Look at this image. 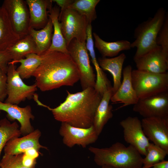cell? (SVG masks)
<instances>
[{
	"instance_id": "1",
	"label": "cell",
	"mask_w": 168,
	"mask_h": 168,
	"mask_svg": "<svg viewBox=\"0 0 168 168\" xmlns=\"http://www.w3.org/2000/svg\"><path fill=\"white\" fill-rule=\"evenodd\" d=\"M33 74L37 88L44 91L66 86H72L80 80L76 65L69 54L46 52Z\"/></svg>"
},
{
	"instance_id": "2",
	"label": "cell",
	"mask_w": 168,
	"mask_h": 168,
	"mask_svg": "<svg viewBox=\"0 0 168 168\" xmlns=\"http://www.w3.org/2000/svg\"><path fill=\"white\" fill-rule=\"evenodd\" d=\"M67 91L65 100L59 105L54 108L47 107L55 119L77 127L87 128L92 126L102 96L93 87L74 93Z\"/></svg>"
},
{
	"instance_id": "3",
	"label": "cell",
	"mask_w": 168,
	"mask_h": 168,
	"mask_svg": "<svg viewBox=\"0 0 168 168\" xmlns=\"http://www.w3.org/2000/svg\"><path fill=\"white\" fill-rule=\"evenodd\" d=\"M89 150L94 155L98 165L110 166L116 168H142L143 158L133 146H126L117 142L108 147H92Z\"/></svg>"
},
{
	"instance_id": "4",
	"label": "cell",
	"mask_w": 168,
	"mask_h": 168,
	"mask_svg": "<svg viewBox=\"0 0 168 168\" xmlns=\"http://www.w3.org/2000/svg\"><path fill=\"white\" fill-rule=\"evenodd\" d=\"M167 12L163 8H159L152 17L139 24L134 31L135 40L131 44L136 51L133 59H136L157 45L158 34L164 21Z\"/></svg>"
},
{
	"instance_id": "5",
	"label": "cell",
	"mask_w": 168,
	"mask_h": 168,
	"mask_svg": "<svg viewBox=\"0 0 168 168\" xmlns=\"http://www.w3.org/2000/svg\"><path fill=\"white\" fill-rule=\"evenodd\" d=\"M131 80L139 99L168 91V72L156 73L132 70Z\"/></svg>"
},
{
	"instance_id": "6",
	"label": "cell",
	"mask_w": 168,
	"mask_h": 168,
	"mask_svg": "<svg viewBox=\"0 0 168 168\" xmlns=\"http://www.w3.org/2000/svg\"><path fill=\"white\" fill-rule=\"evenodd\" d=\"M59 20L67 47L74 39L81 42H86L87 28L89 24L85 16L67 7L61 10Z\"/></svg>"
},
{
	"instance_id": "7",
	"label": "cell",
	"mask_w": 168,
	"mask_h": 168,
	"mask_svg": "<svg viewBox=\"0 0 168 168\" xmlns=\"http://www.w3.org/2000/svg\"><path fill=\"white\" fill-rule=\"evenodd\" d=\"M68 54L79 71L80 80L82 90L95 87L96 75L90 64L86 42H81L74 39L67 47Z\"/></svg>"
},
{
	"instance_id": "8",
	"label": "cell",
	"mask_w": 168,
	"mask_h": 168,
	"mask_svg": "<svg viewBox=\"0 0 168 168\" xmlns=\"http://www.w3.org/2000/svg\"><path fill=\"white\" fill-rule=\"evenodd\" d=\"M7 75V97L5 103L18 105L26 99L33 98L37 90L36 84H26L17 71L14 64L8 63Z\"/></svg>"
},
{
	"instance_id": "9",
	"label": "cell",
	"mask_w": 168,
	"mask_h": 168,
	"mask_svg": "<svg viewBox=\"0 0 168 168\" xmlns=\"http://www.w3.org/2000/svg\"><path fill=\"white\" fill-rule=\"evenodd\" d=\"M2 7L6 11L14 31L20 39L28 35L30 28V15L26 1L5 0Z\"/></svg>"
},
{
	"instance_id": "10",
	"label": "cell",
	"mask_w": 168,
	"mask_h": 168,
	"mask_svg": "<svg viewBox=\"0 0 168 168\" xmlns=\"http://www.w3.org/2000/svg\"><path fill=\"white\" fill-rule=\"evenodd\" d=\"M133 110L143 118L168 117V91L139 99Z\"/></svg>"
},
{
	"instance_id": "11",
	"label": "cell",
	"mask_w": 168,
	"mask_h": 168,
	"mask_svg": "<svg viewBox=\"0 0 168 168\" xmlns=\"http://www.w3.org/2000/svg\"><path fill=\"white\" fill-rule=\"evenodd\" d=\"M124 140L141 155L145 156L149 140L143 132L141 121L137 117L128 116L120 122Z\"/></svg>"
},
{
	"instance_id": "12",
	"label": "cell",
	"mask_w": 168,
	"mask_h": 168,
	"mask_svg": "<svg viewBox=\"0 0 168 168\" xmlns=\"http://www.w3.org/2000/svg\"><path fill=\"white\" fill-rule=\"evenodd\" d=\"M59 133L63 137V144L70 148L75 145L85 148L95 142L98 137L93 125L83 128L74 127L65 123H62Z\"/></svg>"
},
{
	"instance_id": "13",
	"label": "cell",
	"mask_w": 168,
	"mask_h": 168,
	"mask_svg": "<svg viewBox=\"0 0 168 168\" xmlns=\"http://www.w3.org/2000/svg\"><path fill=\"white\" fill-rule=\"evenodd\" d=\"M141 122L148 140L168 153V117L143 118Z\"/></svg>"
},
{
	"instance_id": "14",
	"label": "cell",
	"mask_w": 168,
	"mask_h": 168,
	"mask_svg": "<svg viewBox=\"0 0 168 168\" xmlns=\"http://www.w3.org/2000/svg\"><path fill=\"white\" fill-rule=\"evenodd\" d=\"M137 69L156 73H162L168 69V55L158 45L141 57L133 59Z\"/></svg>"
},
{
	"instance_id": "15",
	"label": "cell",
	"mask_w": 168,
	"mask_h": 168,
	"mask_svg": "<svg viewBox=\"0 0 168 168\" xmlns=\"http://www.w3.org/2000/svg\"><path fill=\"white\" fill-rule=\"evenodd\" d=\"M0 110L6 112L7 118L10 120H16L19 122L21 135L25 136L34 130L30 120H33L35 117L32 114L30 105L21 107L17 105L0 101Z\"/></svg>"
},
{
	"instance_id": "16",
	"label": "cell",
	"mask_w": 168,
	"mask_h": 168,
	"mask_svg": "<svg viewBox=\"0 0 168 168\" xmlns=\"http://www.w3.org/2000/svg\"><path fill=\"white\" fill-rule=\"evenodd\" d=\"M41 132L38 129L21 138H16L8 141L4 147L5 154L16 155L24 153L26 150L34 148L38 151L40 148L48 150L41 145L39 141Z\"/></svg>"
},
{
	"instance_id": "17",
	"label": "cell",
	"mask_w": 168,
	"mask_h": 168,
	"mask_svg": "<svg viewBox=\"0 0 168 168\" xmlns=\"http://www.w3.org/2000/svg\"><path fill=\"white\" fill-rule=\"evenodd\" d=\"M132 70L130 65H128L124 68L122 73V82L111 98L110 100L113 103L119 102L123 103L118 109L131 105H134L139 100L132 84L131 75Z\"/></svg>"
},
{
	"instance_id": "18",
	"label": "cell",
	"mask_w": 168,
	"mask_h": 168,
	"mask_svg": "<svg viewBox=\"0 0 168 168\" xmlns=\"http://www.w3.org/2000/svg\"><path fill=\"white\" fill-rule=\"evenodd\" d=\"M30 15V28L42 29L49 19V11L52 7V0H26Z\"/></svg>"
},
{
	"instance_id": "19",
	"label": "cell",
	"mask_w": 168,
	"mask_h": 168,
	"mask_svg": "<svg viewBox=\"0 0 168 168\" xmlns=\"http://www.w3.org/2000/svg\"><path fill=\"white\" fill-rule=\"evenodd\" d=\"M113 95L112 86L108 87L105 91L101 100L96 110L93 126L99 136L105 125L113 116V107L109 104Z\"/></svg>"
},
{
	"instance_id": "20",
	"label": "cell",
	"mask_w": 168,
	"mask_h": 168,
	"mask_svg": "<svg viewBox=\"0 0 168 168\" xmlns=\"http://www.w3.org/2000/svg\"><path fill=\"white\" fill-rule=\"evenodd\" d=\"M92 31L91 24H89L86 30V46L96 72V79L94 88L96 91L102 96L105 90L111 85L106 75L100 67L96 58Z\"/></svg>"
},
{
	"instance_id": "21",
	"label": "cell",
	"mask_w": 168,
	"mask_h": 168,
	"mask_svg": "<svg viewBox=\"0 0 168 168\" xmlns=\"http://www.w3.org/2000/svg\"><path fill=\"white\" fill-rule=\"evenodd\" d=\"M126 58L125 54L123 53L118 56L110 58L102 57L98 59V62L100 68L109 72L113 77V95L121 84L123 66Z\"/></svg>"
},
{
	"instance_id": "22",
	"label": "cell",
	"mask_w": 168,
	"mask_h": 168,
	"mask_svg": "<svg viewBox=\"0 0 168 168\" xmlns=\"http://www.w3.org/2000/svg\"><path fill=\"white\" fill-rule=\"evenodd\" d=\"M60 11L56 6L49 11L48 16L52 23L53 33L51 46L46 52L58 51L69 54L66 41L63 35L59 20Z\"/></svg>"
},
{
	"instance_id": "23",
	"label": "cell",
	"mask_w": 168,
	"mask_h": 168,
	"mask_svg": "<svg viewBox=\"0 0 168 168\" xmlns=\"http://www.w3.org/2000/svg\"><path fill=\"white\" fill-rule=\"evenodd\" d=\"M20 39L14 31L5 9L0 7V52L6 51Z\"/></svg>"
},
{
	"instance_id": "24",
	"label": "cell",
	"mask_w": 168,
	"mask_h": 168,
	"mask_svg": "<svg viewBox=\"0 0 168 168\" xmlns=\"http://www.w3.org/2000/svg\"><path fill=\"white\" fill-rule=\"evenodd\" d=\"M93 35L95 47L103 57H116L121 51L128 50L131 48V43L127 40L108 42L103 40L95 33H93Z\"/></svg>"
},
{
	"instance_id": "25",
	"label": "cell",
	"mask_w": 168,
	"mask_h": 168,
	"mask_svg": "<svg viewBox=\"0 0 168 168\" xmlns=\"http://www.w3.org/2000/svg\"><path fill=\"white\" fill-rule=\"evenodd\" d=\"M53 31L52 23L49 18L47 24L44 28L39 30L29 28L28 35L31 36L36 45L38 55L43 54L50 48Z\"/></svg>"
},
{
	"instance_id": "26",
	"label": "cell",
	"mask_w": 168,
	"mask_h": 168,
	"mask_svg": "<svg viewBox=\"0 0 168 168\" xmlns=\"http://www.w3.org/2000/svg\"><path fill=\"white\" fill-rule=\"evenodd\" d=\"M6 51L11 56L12 61H14L24 58L29 54L34 53L38 54L36 45L29 35L20 39Z\"/></svg>"
},
{
	"instance_id": "27",
	"label": "cell",
	"mask_w": 168,
	"mask_h": 168,
	"mask_svg": "<svg viewBox=\"0 0 168 168\" xmlns=\"http://www.w3.org/2000/svg\"><path fill=\"white\" fill-rule=\"evenodd\" d=\"M25 57V58L18 61L10 62L14 64L17 63H20V65L16 70L22 79H28L33 76L35 72L41 63L43 55H40L32 53L27 54Z\"/></svg>"
},
{
	"instance_id": "28",
	"label": "cell",
	"mask_w": 168,
	"mask_h": 168,
	"mask_svg": "<svg viewBox=\"0 0 168 168\" xmlns=\"http://www.w3.org/2000/svg\"><path fill=\"white\" fill-rule=\"evenodd\" d=\"M19 126L16 121L11 123L6 118L0 121V164L2 151L9 140L18 138L21 135Z\"/></svg>"
},
{
	"instance_id": "29",
	"label": "cell",
	"mask_w": 168,
	"mask_h": 168,
	"mask_svg": "<svg viewBox=\"0 0 168 168\" xmlns=\"http://www.w3.org/2000/svg\"><path fill=\"white\" fill-rule=\"evenodd\" d=\"M100 0H75L68 7L86 17L89 24L97 18L96 7Z\"/></svg>"
},
{
	"instance_id": "30",
	"label": "cell",
	"mask_w": 168,
	"mask_h": 168,
	"mask_svg": "<svg viewBox=\"0 0 168 168\" xmlns=\"http://www.w3.org/2000/svg\"><path fill=\"white\" fill-rule=\"evenodd\" d=\"M166 151L153 143H150L147 153L143 159V167L150 168L155 164L164 160L167 155Z\"/></svg>"
},
{
	"instance_id": "31",
	"label": "cell",
	"mask_w": 168,
	"mask_h": 168,
	"mask_svg": "<svg viewBox=\"0 0 168 168\" xmlns=\"http://www.w3.org/2000/svg\"><path fill=\"white\" fill-rule=\"evenodd\" d=\"M156 43L160 46L163 52L168 55V14L166 17L157 37Z\"/></svg>"
},
{
	"instance_id": "32",
	"label": "cell",
	"mask_w": 168,
	"mask_h": 168,
	"mask_svg": "<svg viewBox=\"0 0 168 168\" xmlns=\"http://www.w3.org/2000/svg\"><path fill=\"white\" fill-rule=\"evenodd\" d=\"M22 153L16 155L5 154L1 160L0 168H28L22 163Z\"/></svg>"
},
{
	"instance_id": "33",
	"label": "cell",
	"mask_w": 168,
	"mask_h": 168,
	"mask_svg": "<svg viewBox=\"0 0 168 168\" xmlns=\"http://www.w3.org/2000/svg\"><path fill=\"white\" fill-rule=\"evenodd\" d=\"M7 73L0 68V101L3 102L7 97Z\"/></svg>"
},
{
	"instance_id": "34",
	"label": "cell",
	"mask_w": 168,
	"mask_h": 168,
	"mask_svg": "<svg viewBox=\"0 0 168 168\" xmlns=\"http://www.w3.org/2000/svg\"><path fill=\"white\" fill-rule=\"evenodd\" d=\"M12 60L11 56L7 51L0 52V68L6 73L8 63Z\"/></svg>"
},
{
	"instance_id": "35",
	"label": "cell",
	"mask_w": 168,
	"mask_h": 168,
	"mask_svg": "<svg viewBox=\"0 0 168 168\" xmlns=\"http://www.w3.org/2000/svg\"><path fill=\"white\" fill-rule=\"evenodd\" d=\"M21 162L24 166L28 168H35L36 159L31 158L23 153L21 156Z\"/></svg>"
},
{
	"instance_id": "36",
	"label": "cell",
	"mask_w": 168,
	"mask_h": 168,
	"mask_svg": "<svg viewBox=\"0 0 168 168\" xmlns=\"http://www.w3.org/2000/svg\"><path fill=\"white\" fill-rule=\"evenodd\" d=\"M53 2H55L60 8L61 10L69 7L73 2V0H54Z\"/></svg>"
},
{
	"instance_id": "37",
	"label": "cell",
	"mask_w": 168,
	"mask_h": 168,
	"mask_svg": "<svg viewBox=\"0 0 168 168\" xmlns=\"http://www.w3.org/2000/svg\"><path fill=\"white\" fill-rule=\"evenodd\" d=\"M24 153L27 156L35 159H36L39 155V151L34 148L27 149Z\"/></svg>"
},
{
	"instance_id": "38",
	"label": "cell",
	"mask_w": 168,
	"mask_h": 168,
	"mask_svg": "<svg viewBox=\"0 0 168 168\" xmlns=\"http://www.w3.org/2000/svg\"><path fill=\"white\" fill-rule=\"evenodd\" d=\"M152 168H168V161L164 160L154 164Z\"/></svg>"
},
{
	"instance_id": "39",
	"label": "cell",
	"mask_w": 168,
	"mask_h": 168,
	"mask_svg": "<svg viewBox=\"0 0 168 168\" xmlns=\"http://www.w3.org/2000/svg\"><path fill=\"white\" fill-rule=\"evenodd\" d=\"M100 168H116L115 167H112L110 166H101V167ZM142 168H146L144 167H142Z\"/></svg>"
}]
</instances>
